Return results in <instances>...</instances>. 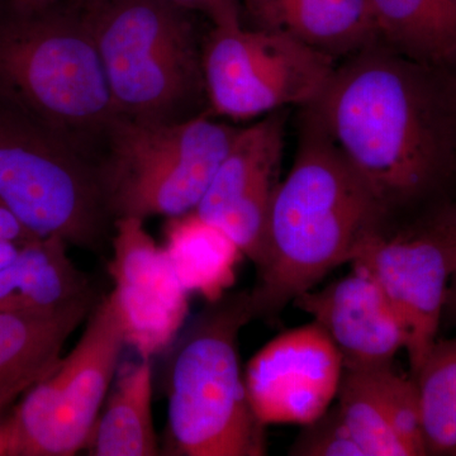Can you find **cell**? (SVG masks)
<instances>
[{"instance_id": "3", "label": "cell", "mask_w": 456, "mask_h": 456, "mask_svg": "<svg viewBox=\"0 0 456 456\" xmlns=\"http://www.w3.org/2000/svg\"><path fill=\"white\" fill-rule=\"evenodd\" d=\"M0 104L94 159L117 113L77 0L33 9L0 5Z\"/></svg>"}, {"instance_id": "15", "label": "cell", "mask_w": 456, "mask_h": 456, "mask_svg": "<svg viewBox=\"0 0 456 456\" xmlns=\"http://www.w3.org/2000/svg\"><path fill=\"white\" fill-rule=\"evenodd\" d=\"M240 20L338 60L380 41L368 0H237Z\"/></svg>"}, {"instance_id": "27", "label": "cell", "mask_w": 456, "mask_h": 456, "mask_svg": "<svg viewBox=\"0 0 456 456\" xmlns=\"http://www.w3.org/2000/svg\"><path fill=\"white\" fill-rule=\"evenodd\" d=\"M53 0H0V5L12 9H33L49 4Z\"/></svg>"}, {"instance_id": "17", "label": "cell", "mask_w": 456, "mask_h": 456, "mask_svg": "<svg viewBox=\"0 0 456 456\" xmlns=\"http://www.w3.org/2000/svg\"><path fill=\"white\" fill-rule=\"evenodd\" d=\"M164 239L171 268L188 293L209 303L226 296L244 254L224 231L191 211L167 218Z\"/></svg>"}, {"instance_id": "10", "label": "cell", "mask_w": 456, "mask_h": 456, "mask_svg": "<svg viewBox=\"0 0 456 456\" xmlns=\"http://www.w3.org/2000/svg\"><path fill=\"white\" fill-rule=\"evenodd\" d=\"M353 263L370 272L401 321L415 377L437 340L448 298L452 260L443 221L413 236L388 237L380 231Z\"/></svg>"}, {"instance_id": "26", "label": "cell", "mask_w": 456, "mask_h": 456, "mask_svg": "<svg viewBox=\"0 0 456 456\" xmlns=\"http://www.w3.org/2000/svg\"><path fill=\"white\" fill-rule=\"evenodd\" d=\"M20 246L16 242L2 241L0 240V270L8 268L17 260L20 255Z\"/></svg>"}, {"instance_id": "8", "label": "cell", "mask_w": 456, "mask_h": 456, "mask_svg": "<svg viewBox=\"0 0 456 456\" xmlns=\"http://www.w3.org/2000/svg\"><path fill=\"white\" fill-rule=\"evenodd\" d=\"M125 332L108 294L82 338L0 419V456H71L86 450L119 367Z\"/></svg>"}, {"instance_id": "2", "label": "cell", "mask_w": 456, "mask_h": 456, "mask_svg": "<svg viewBox=\"0 0 456 456\" xmlns=\"http://www.w3.org/2000/svg\"><path fill=\"white\" fill-rule=\"evenodd\" d=\"M387 211L311 116L296 160L270 204L263 259L250 292L255 317L278 316L332 270L353 263L382 231Z\"/></svg>"}, {"instance_id": "23", "label": "cell", "mask_w": 456, "mask_h": 456, "mask_svg": "<svg viewBox=\"0 0 456 456\" xmlns=\"http://www.w3.org/2000/svg\"><path fill=\"white\" fill-rule=\"evenodd\" d=\"M294 456H364L351 437L338 406H331L302 431L288 450Z\"/></svg>"}, {"instance_id": "1", "label": "cell", "mask_w": 456, "mask_h": 456, "mask_svg": "<svg viewBox=\"0 0 456 456\" xmlns=\"http://www.w3.org/2000/svg\"><path fill=\"white\" fill-rule=\"evenodd\" d=\"M375 45L336 66L310 108L342 158L389 209L443 183L454 164L455 137L449 107L426 65Z\"/></svg>"}, {"instance_id": "20", "label": "cell", "mask_w": 456, "mask_h": 456, "mask_svg": "<svg viewBox=\"0 0 456 456\" xmlns=\"http://www.w3.org/2000/svg\"><path fill=\"white\" fill-rule=\"evenodd\" d=\"M413 379L426 455H456V338L436 340Z\"/></svg>"}, {"instance_id": "19", "label": "cell", "mask_w": 456, "mask_h": 456, "mask_svg": "<svg viewBox=\"0 0 456 456\" xmlns=\"http://www.w3.org/2000/svg\"><path fill=\"white\" fill-rule=\"evenodd\" d=\"M380 40L419 64L456 60V0H368Z\"/></svg>"}, {"instance_id": "12", "label": "cell", "mask_w": 456, "mask_h": 456, "mask_svg": "<svg viewBox=\"0 0 456 456\" xmlns=\"http://www.w3.org/2000/svg\"><path fill=\"white\" fill-rule=\"evenodd\" d=\"M342 373L340 353L312 321L269 341L248 362L244 377L261 424L303 426L331 407Z\"/></svg>"}, {"instance_id": "6", "label": "cell", "mask_w": 456, "mask_h": 456, "mask_svg": "<svg viewBox=\"0 0 456 456\" xmlns=\"http://www.w3.org/2000/svg\"><path fill=\"white\" fill-rule=\"evenodd\" d=\"M239 131L209 113L174 125L117 116L95 152L113 221L196 211Z\"/></svg>"}, {"instance_id": "5", "label": "cell", "mask_w": 456, "mask_h": 456, "mask_svg": "<svg viewBox=\"0 0 456 456\" xmlns=\"http://www.w3.org/2000/svg\"><path fill=\"white\" fill-rule=\"evenodd\" d=\"M255 317L250 292L224 296L189 327L167 373V430L187 456L266 454L240 365L239 335Z\"/></svg>"}, {"instance_id": "16", "label": "cell", "mask_w": 456, "mask_h": 456, "mask_svg": "<svg viewBox=\"0 0 456 456\" xmlns=\"http://www.w3.org/2000/svg\"><path fill=\"white\" fill-rule=\"evenodd\" d=\"M94 307L90 292L55 311L0 312V412L49 373Z\"/></svg>"}, {"instance_id": "18", "label": "cell", "mask_w": 456, "mask_h": 456, "mask_svg": "<svg viewBox=\"0 0 456 456\" xmlns=\"http://www.w3.org/2000/svg\"><path fill=\"white\" fill-rule=\"evenodd\" d=\"M151 359L127 365L108 395L88 445L93 456L160 454L152 411Z\"/></svg>"}, {"instance_id": "22", "label": "cell", "mask_w": 456, "mask_h": 456, "mask_svg": "<svg viewBox=\"0 0 456 456\" xmlns=\"http://www.w3.org/2000/svg\"><path fill=\"white\" fill-rule=\"evenodd\" d=\"M384 410L413 456L426 455L419 389L412 377L397 373L391 364L370 368Z\"/></svg>"}, {"instance_id": "21", "label": "cell", "mask_w": 456, "mask_h": 456, "mask_svg": "<svg viewBox=\"0 0 456 456\" xmlns=\"http://www.w3.org/2000/svg\"><path fill=\"white\" fill-rule=\"evenodd\" d=\"M336 401L338 412L362 455L413 456L387 416L370 368H344Z\"/></svg>"}, {"instance_id": "24", "label": "cell", "mask_w": 456, "mask_h": 456, "mask_svg": "<svg viewBox=\"0 0 456 456\" xmlns=\"http://www.w3.org/2000/svg\"><path fill=\"white\" fill-rule=\"evenodd\" d=\"M194 13H202L212 26L241 22L237 0H167Z\"/></svg>"}, {"instance_id": "14", "label": "cell", "mask_w": 456, "mask_h": 456, "mask_svg": "<svg viewBox=\"0 0 456 456\" xmlns=\"http://www.w3.org/2000/svg\"><path fill=\"white\" fill-rule=\"evenodd\" d=\"M351 266L340 281L299 294L292 305L329 336L345 369L391 364L406 349L403 327L370 272L362 264Z\"/></svg>"}, {"instance_id": "7", "label": "cell", "mask_w": 456, "mask_h": 456, "mask_svg": "<svg viewBox=\"0 0 456 456\" xmlns=\"http://www.w3.org/2000/svg\"><path fill=\"white\" fill-rule=\"evenodd\" d=\"M0 203L33 237L102 250L113 218L97 163L71 141L0 104Z\"/></svg>"}, {"instance_id": "4", "label": "cell", "mask_w": 456, "mask_h": 456, "mask_svg": "<svg viewBox=\"0 0 456 456\" xmlns=\"http://www.w3.org/2000/svg\"><path fill=\"white\" fill-rule=\"evenodd\" d=\"M117 116L174 125L209 113L194 12L167 0H77Z\"/></svg>"}, {"instance_id": "25", "label": "cell", "mask_w": 456, "mask_h": 456, "mask_svg": "<svg viewBox=\"0 0 456 456\" xmlns=\"http://www.w3.org/2000/svg\"><path fill=\"white\" fill-rule=\"evenodd\" d=\"M441 221L448 237L450 260H452V277H450L445 312L449 311L452 316L456 317V209Z\"/></svg>"}, {"instance_id": "11", "label": "cell", "mask_w": 456, "mask_h": 456, "mask_svg": "<svg viewBox=\"0 0 456 456\" xmlns=\"http://www.w3.org/2000/svg\"><path fill=\"white\" fill-rule=\"evenodd\" d=\"M143 222L136 217L114 220L108 270L126 345L140 358L152 359L178 338L188 317L189 293Z\"/></svg>"}, {"instance_id": "9", "label": "cell", "mask_w": 456, "mask_h": 456, "mask_svg": "<svg viewBox=\"0 0 456 456\" xmlns=\"http://www.w3.org/2000/svg\"><path fill=\"white\" fill-rule=\"evenodd\" d=\"M336 66L334 57L277 33L241 22L212 26L203 46L208 112L241 121L310 107Z\"/></svg>"}, {"instance_id": "13", "label": "cell", "mask_w": 456, "mask_h": 456, "mask_svg": "<svg viewBox=\"0 0 456 456\" xmlns=\"http://www.w3.org/2000/svg\"><path fill=\"white\" fill-rule=\"evenodd\" d=\"M283 140L284 117L279 110L240 128L196 208L256 266L263 259L270 204L279 184Z\"/></svg>"}]
</instances>
